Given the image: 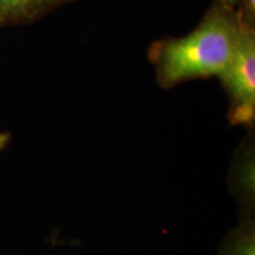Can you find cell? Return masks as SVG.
I'll return each instance as SVG.
<instances>
[{"label":"cell","mask_w":255,"mask_h":255,"mask_svg":"<svg viewBox=\"0 0 255 255\" xmlns=\"http://www.w3.org/2000/svg\"><path fill=\"white\" fill-rule=\"evenodd\" d=\"M228 188L238 205L239 221L255 219V139L251 130L233 155Z\"/></svg>","instance_id":"obj_3"},{"label":"cell","mask_w":255,"mask_h":255,"mask_svg":"<svg viewBox=\"0 0 255 255\" xmlns=\"http://www.w3.org/2000/svg\"><path fill=\"white\" fill-rule=\"evenodd\" d=\"M241 9L242 15L245 20L247 21L251 26H254L255 21V0H242L241 5L239 6Z\"/></svg>","instance_id":"obj_6"},{"label":"cell","mask_w":255,"mask_h":255,"mask_svg":"<svg viewBox=\"0 0 255 255\" xmlns=\"http://www.w3.org/2000/svg\"><path fill=\"white\" fill-rule=\"evenodd\" d=\"M246 25L250 24L240 8L215 0L190 33L156 40L148 57L159 87L171 89L193 79L219 77L234 55Z\"/></svg>","instance_id":"obj_1"},{"label":"cell","mask_w":255,"mask_h":255,"mask_svg":"<svg viewBox=\"0 0 255 255\" xmlns=\"http://www.w3.org/2000/svg\"><path fill=\"white\" fill-rule=\"evenodd\" d=\"M222 1L225 2V4H227L228 6H231L233 8H238L239 6L241 5L242 0H222Z\"/></svg>","instance_id":"obj_7"},{"label":"cell","mask_w":255,"mask_h":255,"mask_svg":"<svg viewBox=\"0 0 255 255\" xmlns=\"http://www.w3.org/2000/svg\"><path fill=\"white\" fill-rule=\"evenodd\" d=\"M79 0H0V28L26 25Z\"/></svg>","instance_id":"obj_4"},{"label":"cell","mask_w":255,"mask_h":255,"mask_svg":"<svg viewBox=\"0 0 255 255\" xmlns=\"http://www.w3.org/2000/svg\"><path fill=\"white\" fill-rule=\"evenodd\" d=\"M218 255H255V219L239 221L223 237Z\"/></svg>","instance_id":"obj_5"},{"label":"cell","mask_w":255,"mask_h":255,"mask_svg":"<svg viewBox=\"0 0 255 255\" xmlns=\"http://www.w3.org/2000/svg\"><path fill=\"white\" fill-rule=\"evenodd\" d=\"M229 100L232 126L251 131L255 123V31L246 25L234 55L218 77Z\"/></svg>","instance_id":"obj_2"}]
</instances>
